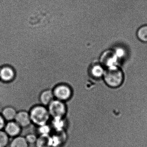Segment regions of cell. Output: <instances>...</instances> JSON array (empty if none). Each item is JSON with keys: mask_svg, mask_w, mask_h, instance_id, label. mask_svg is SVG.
I'll list each match as a JSON object with an SVG mask.
<instances>
[{"mask_svg": "<svg viewBox=\"0 0 147 147\" xmlns=\"http://www.w3.org/2000/svg\"><path fill=\"white\" fill-rule=\"evenodd\" d=\"M102 79L107 86L116 88L123 84L125 75L122 69L117 66L107 69Z\"/></svg>", "mask_w": 147, "mask_h": 147, "instance_id": "obj_1", "label": "cell"}, {"mask_svg": "<svg viewBox=\"0 0 147 147\" xmlns=\"http://www.w3.org/2000/svg\"><path fill=\"white\" fill-rule=\"evenodd\" d=\"M52 126L54 128L58 131H61L63 129L64 126V122L63 118H54L52 123Z\"/></svg>", "mask_w": 147, "mask_h": 147, "instance_id": "obj_14", "label": "cell"}, {"mask_svg": "<svg viewBox=\"0 0 147 147\" xmlns=\"http://www.w3.org/2000/svg\"><path fill=\"white\" fill-rule=\"evenodd\" d=\"M5 132L9 136L17 137L21 131V127L14 121H9L6 124L5 127Z\"/></svg>", "mask_w": 147, "mask_h": 147, "instance_id": "obj_8", "label": "cell"}, {"mask_svg": "<svg viewBox=\"0 0 147 147\" xmlns=\"http://www.w3.org/2000/svg\"><path fill=\"white\" fill-rule=\"evenodd\" d=\"M30 114L32 122L38 126L47 124L50 117L48 109L43 106L34 107Z\"/></svg>", "mask_w": 147, "mask_h": 147, "instance_id": "obj_2", "label": "cell"}, {"mask_svg": "<svg viewBox=\"0 0 147 147\" xmlns=\"http://www.w3.org/2000/svg\"><path fill=\"white\" fill-rule=\"evenodd\" d=\"M80 30H81V31L82 32H83V35H84V36H85V33H84V32H83V29H82V28H82V27L81 26H80ZM86 45H87V43H86ZM87 53H88V46H87Z\"/></svg>", "mask_w": 147, "mask_h": 147, "instance_id": "obj_20", "label": "cell"}, {"mask_svg": "<svg viewBox=\"0 0 147 147\" xmlns=\"http://www.w3.org/2000/svg\"><path fill=\"white\" fill-rule=\"evenodd\" d=\"M9 136L5 131L0 130V147H6L9 143Z\"/></svg>", "mask_w": 147, "mask_h": 147, "instance_id": "obj_15", "label": "cell"}, {"mask_svg": "<svg viewBox=\"0 0 147 147\" xmlns=\"http://www.w3.org/2000/svg\"><path fill=\"white\" fill-rule=\"evenodd\" d=\"M55 96L53 92L50 89H47L42 92L40 96V100L44 106L49 105L54 100Z\"/></svg>", "mask_w": 147, "mask_h": 147, "instance_id": "obj_9", "label": "cell"}, {"mask_svg": "<svg viewBox=\"0 0 147 147\" xmlns=\"http://www.w3.org/2000/svg\"><path fill=\"white\" fill-rule=\"evenodd\" d=\"M36 147H51L49 135H41L36 142Z\"/></svg>", "mask_w": 147, "mask_h": 147, "instance_id": "obj_12", "label": "cell"}, {"mask_svg": "<svg viewBox=\"0 0 147 147\" xmlns=\"http://www.w3.org/2000/svg\"><path fill=\"white\" fill-rule=\"evenodd\" d=\"M48 111L50 116L53 118H63L66 113V106L63 101L54 99L49 105Z\"/></svg>", "mask_w": 147, "mask_h": 147, "instance_id": "obj_3", "label": "cell"}, {"mask_svg": "<svg viewBox=\"0 0 147 147\" xmlns=\"http://www.w3.org/2000/svg\"><path fill=\"white\" fill-rule=\"evenodd\" d=\"M53 92L55 98L62 101L68 100L72 96V89L70 86L67 84H60L57 85Z\"/></svg>", "mask_w": 147, "mask_h": 147, "instance_id": "obj_4", "label": "cell"}, {"mask_svg": "<svg viewBox=\"0 0 147 147\" xmlns=\"http://www.w3.org/2000/svg\"><path fill=\"white\" fill-rule=\"evenodd\" d=\"M61 143V139L58 136H50L51 147H57L60 145Z\"/></svg>", "mask_w": 147, "mask_h": 147, "instance_id": "obj_17", "label": "cell"}, {"mask_svg": "<svg viewBox=\"0 0 147 147\" xmlns=\"http://www.w3.org/2000/svg\"><path fill=\"white\" fill-rule=\"evenodd\" d=\"M136 36L141 42L147 43V24L138 28L137 31Z\"/></svg>", "mask_w": 147, "mask_h": 147, "instance_id": "obj_13", "label": "cell"}, {"mask_svg": "<svg viewBox=\"0 0 147 147\" xmlns=\"http://www.w3.org/2000/svg\"><path fill=\"white\" fill-rule=\"evenodd\" d=\"M16 76L15 70L9 66H4L0 68V81L5 82L12 81Z\"/></svg>", "mask_w": 147, "mask_h": 147, "instance_id": "obj_6", "label": "cell"}, {"mask_svg": "<svg viewBox=\"0 0 147 147\" xmlns=\"http://www.w3.org/2000/svg\"><path fill=\"white\" fill-rule=\"evenodd\" d=\"M25 138L28 143L31 144L36 143L37 139V138L35 135L32 134L27 135Z\"/></svg>", "mask_w": 147, "mask_h": 147, "instance_id": "obj_18", "label": "cell"}, {"mask_svg": "<svg viewBox=\"0 0 147 147\" xmlns=\"http://www.w3.org/2000/svg\"><path fill=\"white\" fill-rule=\"evenodd\" d=\"M5 120L1 114H0V130L5 128Z\"/></svg>", "mask_w": 147, "mask_h": 147, "instance_id": "obj_19", "label": "cell"}, {"mask_svg": "<svg viewBox=\"0 0 147 147\" xmlns=\"http://www.w3.org/2000/svg\"><path fill=\"white\" fill-rule=\"evenodd\" d=\"M105 70L102 64L98 63L89 64L88 74L90 77L94 80H99L103 79Z\"/></svg>", "mask_w": 147, "mask_h": 147, "instance_id": "obj_5", "label": "cell"}, {"mask_svg": "<svg viewBox=\"0 0 147 147\" xmlns=\"http://www.w3.org/2000/svg\"><path fill=\"white\" fill-rule=\"evenodd\" d=\"M38 126V132L41 135H49L51 131V128L47 124Z\"/></svg>", "mask_w": 147, "mask_h": 147, "instance_id": "obj_16", "label": "cell"}, {"mask_svg": "<svg viewBox=\"0 0 147 147\" xmlns=\"http://www.w3.org/2000/svg\"><path fill=\"white\" fill-rule=\"evenodd\" d=\"M10 147H29V143L25 138L18 136L12 141Z\"/></svg>", "mask_w": 147, "mask_h": 147, "instance_id": "obj_11", "label": "cell"}, {"mask_svg": "<svg viewBox=\"0 0 147 147\" xmlns=\"http://www.w3.org/2000/svg\"><path fill=\"white\" fill-rule=\"evenodd\" d=\"M17 112L13 107H7L2 110L1 115L5 120L8 121H12L15 119Z\"/></svg>", "mask_w": 147, "mask_h": 147, "instance_id": "obj_10", "label": "cell"}, {"mask_svg": "<svg viewBox=\"0 0 147 147\" xmlns=\"http://www.w3.org/2000/svg\"><path fill=\"white\" fill-rule=\"evenodd\" d=\"M15 120L21 127H27L32 123L30 113L25 111H21L17 113Z\"/></svg>", "mask_w": 147, "mask_h": 147, "instance_id": "obj_7", "label": "cell"}]
</instances>
